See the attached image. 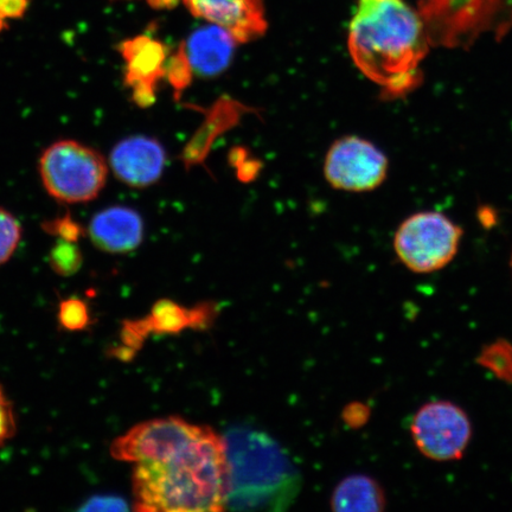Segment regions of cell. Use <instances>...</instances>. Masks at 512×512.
I'll return each instance as SVG.
<instances>
[{"label":"cell","mask_w":512,"mask_h":512,"mask_svg":"<svg viewBox=\"0 0 512 512\" xmlns=\"http://www.w3.org/2000/svg\"><path fill=\"white\" fill-rule=\"evenodd\" d=\"M49 265L56 274L72 277L83 264V255L78 242L57 239L49 253Z\"/></svg>","instance_id":"ac0fdd59"},{"label":"cell","mask_w":512,"mask_h":512,"mask_svg":"<svg viewBox=\"0 0 512 512\" xmlns=\"http://www.w3.org/2000/svg\"><path fill=\"white\" fill-rule=\"evenodd\" d=\"M387 174V156L379 147L360 137L348 136L337 140L325 158L326 181L338 190H375Z\"/></svg>","instance_id":"9c48e42d"},{"label":"cell","mask_w":512,"mask_h":512,"mask_svg":"<svg viewBox=\"0 0 512 512\" xmlns=\"http://www.w3.org/2000/svg\"><path fill=\"white\" fill-rule=\"evenodd\" d=\"M369 415L370 412L367 406L362 405V403H356V405L351 406L347 419L351 425L362 426L364 422L368 421Z\"/></svg>","instance_id":"d4e9b609"},{"label":"cell","mask_w":512,"mask_h":512,"mask_svg":"<svg viewBox=\"0 0 512 512\" xmlns=\"http://www.w3.org/2000/svg\"><path fill=\"white\" fill-rule=\"evenodd\" d=\"M147 2H149L152 8L163 9L169 8V6L172 5V2H174V0H147Z\"/></svg>","instance_id":"484cf974"},{"label":"cell","mask_w":512,"mask_h":512,"mask_svg":"<svg viewBox=\"0 0 512 512\" xmlns=\"http://www.w3.org/2000/svg\"><path fill=\"white\" fill-rule=\"evenodd\" d=\"M432 47L470 48L483 35L512 29V0H418Z\"/></svg>","instance_id":"277c9868"},{"label":"cell","mask_w":512,"mask_h":512,"mask_svg":"<svg viewBox=\"0 0 512 512\" xmlns=\"http://www.w3.org/2000/svg\"><path fill=\"white\" fill-rule=\"evenodd\" d=\"M30 0H0V17L21 19L27 14Z\"/></svg>","instance_id":"603a6c76"},{"label":"cell","mask_w":512,"mask_h":512,"mask_svg":"<svg viewBox=\"0 0 512 512\" xmlns=\"http://www.w3.org/2000/svg\"><path fill=\"white\" fill-rule=\"evenodd\" d=\"M228 466L227 508L284 511L302 489L297 467L277 441L251 427L224 435Z\"/></svg>","instance_id":"3957f363"},{"label":"cell","mask_w":512,"mask_h":512,"mask_svg":"<svg viewBox=\"0 0 512 512\" xmlns=\"http://www.w3.org/2000/svg\"><path fill=\"white\" fill-rule=\"evenodd\" d=\"M83 510H127L126 502L118 497H94Z\"/></svg>","instance_id":"cb8c5ba5"},{"label":"cell","mask_w":512,"mask_h":512,"mask_svg":"<svg viewBox=\"0 0 512 512\" xmlns=\"http://www.w3.org/2000/svg\"><path fill=\"white\" fill-rule=\"evenodd\" d=\"M352 61L388 99L418 88L432 43L419 11L407 0H358L349 28Z\"/></svg>","instance_id":"6da1fadb"},{"label":"cell","mask_w":512,"mask_h":512,"mask_svg":"<svg viewBox=\"0 0 512 512\" xmlns=\"http://www.w3.org/2000/svg\"><path fill=\"white\" fill-rule=\"evenodd\" d=\"M476 363L489 370L497 380L512 384V344L507 339H497L485 345Z\"/></svg>","instance_id":"e0dca14e"},{"label":"cell","mask_w":512,"mask_h":512,"mask_svg":"<svg viewBox=\"0 0 512 512\" xmlns=\"http://www.w3.org/2000/svg\"><path fill=\"white\" fill-rule=\"evenodd\" d=\"M209 306H198L196 309H184L183 306L176 303L163 300L153 306L151 315L142 322L133 323L131 326L126 324L125 338L127 342L142 341L146 332L152 331L157 334H172L192 326H202L209 322Z\"/></svg>","instance_id":"9a60e30c"},{"label":"cell","mask_w":512,"mask_h":512,"mask_svg":"<svg viewBox=\"0 0 512 512\" xmlns=\"http://www.w3.org/2000/svg\"><path fill=\"white\" fill-rule=\"evenodd\" d=\"M42 228L49 235L55 236L57 239L79 242L82 236H85V229L81 224L74 220L69 214L57 216L53 220L46 221L42 224Z\"/></svg>","instance_id":"44dd1931"},{"label":"cell","mask_w":512,"mask_h":512,"mask_svg":"<svg viewBox=\"0 0 512 512\" xmlns=\"http://www.w3.org/2000/svg\"><path fill=\"white\" fill-rule=\"evenodd\" d=\"M511 271H512V258H511Z\"/></svg>","instance_id":"83f0119b"},{"label":"cell","mask_w":512,"mask_h":512,"mask_svg":"<svg viewBox=\"0 0 512 512\" xmlns=\"http://www.w3.org/2000/svg\"><path fill=\"white\" fill-rule=\"evenodd\" d=\"M60 323L69 331H80L89 324V311L85 302L79 298H69L60 305Z\"/></svg>","instance_id":"ffe728a7"},{"label":"cell","mask_w":512,"mask_h":512,"mask_svg":"<svg viewBox=\"0 0 512 512\" xmlns=\"http://www.w3.org/2000/svg\"><path fill=\"white\" fill-rule=\"evenodd\" d=\"M134 509L144 512L227 509L228 466L223 437L210 430L164 462L136 463Z\"/></svg>","instance_id":"7a4b0ae2"},{"label":"cell","mask_w":512,"mask_h":512,"mask_svg":"<svg viewBox=\"0 0 512 512\" xmlns=\"http://www.w3.org/2000/svg\"><path fill=\"white\" fill-rule=\"evenodd\" d=\"M210 430L177 416L145 421L113 441L111 456L133 464L164 462L187 450Z\"/></svg>","instance_id":"52a82bcc"},{"label":"cell","mask_w":512,"mask_h":512,"mask_svg":"<svg viewBox=\"0 0 512 512\" xmlns=\"http://www.w3.org/2000/svg\"><path fill=\"white\" fill-rule=\"evenodd\" d=\"M106 160L91 146L76 140L50 145L40 158L43 187L56 201L87 203L100 195L107 182Z\"/></svg>","instance_id":"5b68a950"},{"label":"cell","mask_w":512,"mask_h":512,"mask_svg":"<svg viewBox=\"0 0 512 512\" xmlns=\"http://www.w3.org/2000/svg\"><path fill=\"white\" fill-rule=\"evenodd\" d=\"M15 432L16 419L14 408H12L8 396L5 395L2 386H0V447L14 437Z\"/></svg>","instance_id":"7402d4cb"},{"label":"cell","mask_w":512,"mask_h":512,"mask_svg":"<svg viewBox=\"0 0 512 512\" xmlns=\"http://www.w3.org/2000/svg\"><path fill=\"white\" fill-rule=\"evenodd\" d=\"M8 28H9V25L6 24L5 19L0 17V34H2V32Z\"/></svg>","instance_id":"4316f807"},{"label":"cell","mask_w":512,"mask_h":512,"mask_svg":"<svg viewBox=\"0 0 512 512\" xmlns=\"http://www.w3.org/2000/svg\"><path fill=\"white\" fill-rule=\"evenodd\" d=\"M165 150L155 138L127 137L113 147L110 157L115 177L132 188H147L162 177Z\"/></svg>","instance_id":"8fae6325"},{"label":"cell","mask_w":512,"mask_h":512,"mask_svg":"<svg viewBox=\"0 0 512 512\" xmlns=\"http://www.w3.org/2000/svg\"><path fill=\"white\" fill-rule=\"evenodd\" d=\"M125 61V85L140 107L153 104L157 82L166 74L168 51L162 42L140 35L117 47Z\"/></svg>","instance_id":"30bf717a"},{"label":"cell","mask_w":512,"mask_h":512,"mask_svg":"<svg viewBox=\"0 0 512 512\" xmlns=\"http://www.w3.org/2000/svg\"><path fill=\"white\" fill-rule=\"evenodd\" d=\"M386 505L382 486L366 475L344 478L331 499V508L342 512H379L386 509Z\"/></svg>","instance_id":"2e32d148"},{"label":"cell","mask_w":512,"mask_h":512,"mask_svg":"<svg viewBox=\"0 0 512 512\" xmlns=\"http://www.w3.org/2000/svg\"><path fill=\"white\" fill-rule=\"evenodd\" d=\"M411 435L422 456L434 462H457L469 447L472 425L456 403L432 401L414 415Z\"/></svg>","instance_id":"ba28073f"},{"label":"cell","mask_w":512,"mask_h":512,"mask_svg":"<svg viewBox=\"0 0 512 512\" xmlns=\"http://www.w3.org/2000/svg\"><path fill=\"white\" fill-rule=\"evenodd\" d=\"M191 14L230 32L238 42L264 35L267 28L262 0H184Z\"/></svg>","instance_id":"7c38bea8"},{"label":"cell","mask_w":512,"mask_h":512,"mask_svg":"<svg viewBox=\"0 0 512 512\" xmlns=\"http://www.w3.org/2000/svg\"><path fill=\"white\" fill-rule=\"evenodd\" d=\"M236 42L229 31L210 23L208 27L192 32L181 49L191 72L215 76L229 66Z\"/></svg>","instance_id":"5bb4252c"},{"label":"cell","mask_w":512,"mask_h":512,"mask_svg":"<svg viewBox=\"0 0 512 512\" xmlns=\"http://www.w3.org/2000/svg\"><path fill=\"white\" fill-rule=\"evenodd\" d=\"M463 229L438 211H422L401 223L394 238L396 255L409 271L430 274L456 258Z\"/></svg>","instance_id":"8992f818"},{"label":"cell","mask_w":512,"mask_h":512,"mask_svg":"<svg viewBox=\"0 0 512 512\" xmlns=\"http://www.w3.org/2000/svg\"><path fill=\"white\" fill-rule=\"evenodd\" d=\"M88 235L102 252L124 254L134 251L143 242L144 222L134 209L110 207L94 215Z\"/></svg>","instance_id":"4fadbf2b"},{"label":"cell","mask_w":512,"mask_h":512,"mask_svg":"<svg viewBox=\"0 0 512 512\" xmlns=\"http://www.w3.org/2000/svg\"><path fill=\"white\" fill-rule=\"evenodd\" d=\"M21 223L10 211L0 208V266L6 264L15 254L22 240Z\"/></svg>","instance_id":"d6986e66"}]
</instances>
